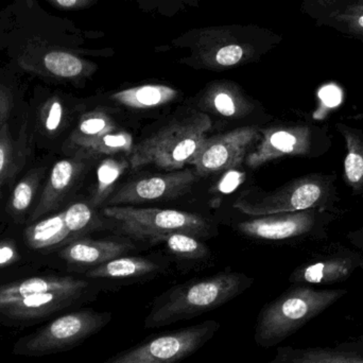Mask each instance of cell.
Segmentation results:
<instances>
[{"mask_svg":"<svg viewBox=\"0 0 363 363\" xmlns=\"http://www.w3.org/2000/svg\"><path fill=\"white\" fill-rule=\"evenodd\" d=\"M18 67L40 78L55 80H74L82 76L85 70L82 60L67 51L57 49L26 62Z\"/></svg>","mask_w":363,"mask_h":363,"instance_id":"cell-20","label":"cell"},{"mask_svg":"<svg viewBox=\"0 0 363 363\" xmlns=\"http://www.w3.org/2000/svg\"><path fill=\"white\" fill-rule=\"evenodd\" d=\"M358 270H363L362 254L342 243L333 242L298 267L289 281L294 285H335L347 281Z\"/></svg>","mask_w":363,"mask_h":363,"instance_id":"cell-10","label":"cell"},{"mask_svg":"<svg viewBox=\"0 0 363 363\" xmlns=\"http://www.w3.org/2000/svg\"><path fill=\"white\" fill-rule=\"evenodd\" d=\"M64 215H65L66 224L74 238L80 236L85 230L94 225L95 216L91 207L86 203L78 202L70 205L64 211Z\"/></svg>","mask_w":363,"mask_h":363,"instance_id":"cell-31","label":"cell"},{"mask_svg":"<svg viewBox=\"0 0 363 363\" xmlns=\"http://www.w3.org/2000/svg\"><path fill=\"white\" fill-rule=\"evenodd\" d=\"M45 174L46 167L34 168L15 186L8 204L9 213L15 220L23 219L31 208Z\"/></svg>","mask_w":363,"mask_h":363,"instance_id":"cell-25","label":"cell"},{"mask_svg":"<svg viewBox=\"0 0 363 363\" xmlns=\"http://www.w3.org/2000/svg\"><path fill=\"white\" fill-rule=\"evenodd\" d=\"M112 319V313L91 308L65 313L21 338L13 353L25 357H42L69 351L101 332Z\"/></svg>","mask_w":363,"mask_h":363,"instance_id":"cell-5","label":"cell"},{"mask_svg":"<svg viewBox=\"0 0 363 363\" xmlns=\"http://www.w3.org/2000/svg\"><path fill=\"white\" fill-rule=\"evenodd\" d=\"M128 163L118 160L106 159L101 162L97 172V185L91 196V205L99 206L114 191L115 185L127 169Z\"/></svg>","mask_w":363,"mask_h":363,"instance_id":"cell-27","label":"cell"},{"mask_svg":"<svg viewBox=\"0 0 363 363\" xmlns=\"http://www.w3.org/2000/svg\"><path fill=\"white\" fill-rule=\"evenodd\" d=\"M18 251L12 242H0V268L9 266L18 259Z\"/></svg>","mask_w":363,"mask_h":363,"instance_id":"cell-35","label":"cell"},{"mask_svg":"<svg viewBox=\"0 0 363 363\" xmlns=\"http://www.w3.org/2000/svg\"><path fill=\"white\" fill-rule=\"evenodd\" d=\"M347 294V289H315L294 284L262 307L256 320L254 341L262 349L277 347Z\"/></svg>","mask_w":363,"mask_h":363,"instance_id":"cell-2","label":"cell"},{"mask_svg":"<svg viewBox=\"0 0 363 363\" xmlns=\"http://www.w3.org/2000/svg\"><path fill=\"white\" fill-rule=\"evenodd\" d=\"M251 285L249 277L230 271L181 284L155 298L145 319L144 328H161L194 319L223 306Z\"/></svg>","mask_w":363,"mask_h":363,"instance_id":"cell-1","label":"cell"},{"mask_svg":"<svg viewBox=\"0 0 363 363\" xmlns=\"http://www.w3.org/2000/svg\"><path fill=\"white\" fill-rule=\"evenodd\" d=\"M350 243L363 255V226L357 230H353L347 234Z\"/></svg>","mask_w":363,"mask_h":363,"instance_id":"cell-36","label":"cell"},{"mask_svg":"<svg viewBox=\"0 0 363 363\" xmlns=\"http://www.w3.org/2000/svg\"><path fill=\"white\" fill-rule=\"evenodd\" d=\"M259 140V129L253 127L238 128L207 138L190 165L194 166L196 176L203 177L232 169L242 163L250 148Z\"/></svg>","mask_w":363,"mask_h":363,"instance_id":"cell-11","label":"cell"},{"mask_svg":"<svg viewBox=\"0 0 363 363\" xmlns=\"http://www.w3.org/2000/svg\"><path fill=\"white\" fill-rule=\"evenodd\" d=\"M15 167V145L8 123L0 130V189L13 174Z\"/></svg>","mask_w":363,"mask_h":363,"instance_id":"cell-32","label":"cell"},{"mask_svg":"<svg viewBox=\"0 0 363 363\" xmlns=\"http://www.w3.org/2000/svg\"><path fill=\"white\" fill-rule=\"evenodd\" d=\"M303 9L318 27L363 43V0H304Z\"/></svg>","mask_w":363,"mask_h":363,"instance_id":"cell-13","label":"cell"},{"mask_svg":"<svg viewBox=\"0 0 363 363\" xmlns=\"http://www.w3.org/2000/svg\"><path fill=\"white\" fill-rule=\"evenodd\" d=\"M335 174H311L288 182L275 191L255 200H239L234 204L238 211L249 216L296 213L309 209L339 211L340 196Z\"/></svg>","mask_w":363,"mask_h":363,"instance_id":"cell-4","label":"cell"},{"mask_svg":"<svg viewBox=\"0 0 363 363\" xmlns=\"http://www.w3.org/2000/svg\"><path fill=\"white\" fill-rule=\"evenodd\" d=\"M211 117L194 112L177 119L134 146L130 155L132 169L155 165L168 172L190 165L207 140Z\"/></svg>","mask_w":363,"mask_h":363,"instance_id":"cell-3","label":"cell"},{"mask_svg":"<svg viewBox=\"0 0 363 363\" xmlns=\"http://www.w3.org/2000/svg\"><path fill=\"white\" fill-rule=\"evenodd\" d=\"M267 363H363V334L328 347H279Z\"/></svg>","mask_w":363,"mask_h":363,"instance_id":"cell-15","label":"cell"},{"mask_svg":"<svg viewBox=\"0 0 363 363\" xmlns=\"http://www.w3.org/2000/svg\"><path fill=\"white\" fill-rule=\"evenodd\" d=\"M260 140L245 163L262 167L281 157H321L332 149V135L328 128L313 123H296L259 130Z\"/></svg>","mask_w":363,"mask_h":363,"instance_id":"cell-8","label":"cell"},{"mask_svg":"<svg viewBox=\"0 0 363 363\" xmlns=\"http://www.w3.org/2000/svg\"><path fill=\"white\" fill-rule=\"evenodd\" d=\"M49 1L52 2L53 4L60 6V8L72 9L76 8L82 0H49Z\"/></svg>","mask_w":363,"mask_h":363,"instance_id":"cell-37","label":"cell"},{"mask_svg":"<svg viewBox=\"0 0 363 363\" xmlns=\"http://www.w3.org/2000/svg\"><path fill=\"white\" fill-rule=\"evenodd\" d=\"M340 216L339 211L309 209L296 213H274L241 222L243 234L268 241L313 240L328 238L330 226Z\"/></svg>","mask_w":363,"mask_h":363,"instance_id":"cell-9","label":"cell"},{"mask_svg":"<svg viewBox=\"0 0 363 363\" xmlns=\"http://www.w3.org/2000/svg\"><path fill=\"white\" fill-rule=\"evenodd\" d=\"M102 213L114 220L123 234L151 242L163 241L172 233L206 234L208 222L196 213L172 209L140 208L133 206H106Z\"/></svg>","mask_w":363,"mask_h":363,"instance_id":"cell-6","label":"cell"},{"mask_svg":"<svg viewBox=\"0 0 363 363\" xmlns=\"http://www.w3.org/2000/svg\"><path fill=\"white\" fill-rule=\"evenodd\" d=\"M95 292L93 289L43 292L21 298L4 307L0 309V315L18 321L43 319L79 303L91 300Z\"/></svg>","mask_w":363,"mask_h":363,"instance_id":"cell-14","label":"cell"},{"mask_svg":"<svg viewBox=\"0 0 363 363\" xmlns=\"http://www.w3.org/2000/svg\"><path fill=\"white\" fill-rule=\"evenodd\" d=\"M66 117L67 108L63 99L57 95L50 96L38 108L36 128L44 138H55L65 125Z\"/></svg>","mask_w":363,"mask_h":363,"instance_id":"cell-26","label":"cell"},{"mask_svg":"<svg viewBox=\"0 0 363 363\" xmlns=\"http://www.w3.org/2000/svg\"><path fill=\"white\" fill-rule=\"evenodd\" d=\"M347 148L343 164V179L354 196H363V130L337 123Z\"/></svg>","mask_w":363,"mask_h":363,"instance_id":"cell-22","label":"cell"},{"mask_svg":"<svg viewBox=\"0 0 363 363\" xmlns=\"http://www.w3.org/2000/svg\"><path fill=\"white\" fill-rule=\"evenodd\" d=\"M93 288L86 279L74 277H31L0 286V309L36 294L62 290H91Z\"/></svg>","mask_w":363,"mask_h":363,"instance_id":"cell-17","label":"cell"},{"mask_svg":"<svg viewBox=\"0 0 363 363\" xmlns=\"http://www.w3.org/2000/svg\"><path fill=\"white\" fill-rule=\"evenodd\" d=\"M196 177L190 169L174 170L128 182L111 196L108 206L179 198L190 191Z\"/></svg>","mask_w":363,"mask_h":363,"instance_id":"cell-12","label":"cell"},{"mask_svg":"<svg viewBox=\"0 0 363 363\" xmlns=\"http://www.w3.org/2000/svg\"><path fill=\"white\" fill-rule=\"evenodd\" d=\"M219 328V322L208 320L180 330L152 335L102 363H180L202 349Z\"/></svg>","mask_w":363,"mask_h":363,"instance_id":"cell-7","label":"cell"},{"mask_svg":"<svg viewBox=\"0 0 363 363\" xmlns=\"http://www.w3.org/2000/svg\"><path fill=\"white\" fill-rule=\"evenodd\" d=\"M207 106L211 112L228 118L245 116L252 111L247 102L228 89H218L213 91L207 100Z\"/></svg>","mask_w":363,"mask_h":363,"instance_id":"cell-28","label":"cell"},{"mask_svg":"<svg viewBox=\"0 0 363 363\" xmlns=\"http://www.w3.org/2000/svg\"><path fill=\"white\" fill-rule=\"evenodd\" d=\"M114 130H116V125L106 112L91 111L81 116L76 129L70 134L69 142L81 151Z\"/></svg>","mask_w":363,"mask_h":363,"instance_id":"cell-24","label":"cell"},{"mask_svg":"<svg viewBox=\"0 0 363 363\" xmlns=\"http://www.w3.org/2000/svg\"><path fill=\"white\" fill-rule=\"evenodd\" d=\"M243 50L237 45H230L220 49L216 55V62L221 66H233L241 61Z\"/></svg>","mask_w":363,"mask_h":363,"instance_id":"cell-34","label":"cell"},{"mask_svg":"<svg viewBox=\"0 0 363 363\" xmlns=\"http://www.w3.org/2000/svg\"><path fill=\"white\" fill-rule=\"evenodd\" d=\"M14 91L8 85L0 84V130L10 118L14 108Z\"/></svg>","mask_w":363,"mask_h":363,"instance_id":"cell-33","label":"cell"},{"mask_svg":"<svg viewBox=\"0 0 363 363\" xmlns=\"http://www.w3.org/2000/svg\"><path fill=\"white\" fill-rule=\"evenodd\" d=\"M177 97V91L165 85H144L119 91L112 99L132 108H151L165 106Z\"/></svg>","mask_w":363,"mask_h":363,"instance_id":"cell-23","label":"cell"},{"mask_svg":"<svg viewBox=\"0 0 363 363\" xmlns=\"http://www.w3.org/2000/svg\"><path fill=\"white\" fill-rule=\"evenodd\" d=\"M161 269L159 264L148 258L121 256L89 269L85 277L93 281H136L152 277Z\"/></svg>","mask_w":363,"mask_h":363,"instance_id":"cell-19","label":"cell"},{"mask_svg":"<svg viewBox=\"0 0 363 363\" xmlns=\"http://www.w3.org/2000/svg\"><path fill=\"white\" fill-rule=\"evenodd\" d=\"M25 239L31 249L51 251L62 247L64 243L72 242L76 238L66 224L63 211L31 223L26 228Z\"/></svg>","mask_w":363,"mask_h":363,"instance_id":"cell-21","label":"cell"},{"mask_svg":"<svg viewBox=\"0 0 363 363\" xmlns=\"http://www.w3.org/2000/svg\"><path fill=\"white\" fill-rule=\"evenodd\" d=\"M131 247L129 243L116 240L78 239L65 245L60 252V257L68 264L94 268L108 260L121 257Z\"/></svg>","mask_w":363,"mask_h":363,"instance_id":"cell-18","label":"cell"},{"mask_svg":"<svg viewBox=\"0 0 363 363\" xmlns=\"http://www.w3.org/2000/svg\"><path fill=\"white\" fill-rule=\"evenodd\" d=\"M84 166V162L79 159L61 160L55 164L40 199L28 220L30 224L42 219L61 204L78 181Z\"/></svg>","mask_w":363,"mask_h":363,"instance_id":"cell-16","label":"cell"},{"mask_svg":"<svg viewBox=\"0 0 363 363\" xmlns=\"http://www.w3.org/2000/svg\"><path fill=\"white\" fill-rule=\"evenodd\" d=\"M133 148V138L131 134L114 130L81 151L91 155H114L117 153L131 155Z\"/></svg>","mask_w":363,"mask_h":363,"instance_id":"cell-29","label":"cell"},{"mask_svg":"<svg viewBox=\"0 0 363 363\" xmlns=\"http://www.w3.org/2000/svg\"><path fill=\"white\" fill-rule=\"evenodd\" d=\"M163 241L170 252L183 259L200 260L208 256V247L185 233H172Z\"/></svg>","mask_w":363,"mask_h":363,"instance_id":"cell-30","label":"cell"}]
</instances>
